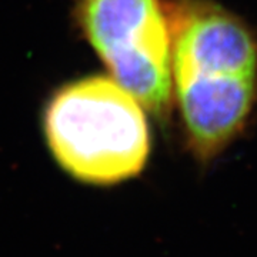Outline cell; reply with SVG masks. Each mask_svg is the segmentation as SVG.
Returning <instances> with one entry per match:
<instances>
[{
    "mask_svg": "<svg viewBox=\"0 0 257 257\" xmlns=\"http://www.w3.org/2000/svg\"><path fill=\"white\" fill-rule=\"evenodd\" d=\"M145 107L113 79L90 76L64 84L45 111L47 146L76 180L109 186L146 167L150 132Z\"/></svg>",
    "mask_w": 257,
    "mask_h": 257,
    "instance_id": "obj_1",
    "label": "cell"
},
{
    "mask_svg": "<svg viewBox=\"0 0 257 257\" xmlns=\"http://www.w3.org/2000/svg\"><path fill=\"white\" fill-rule=\"evenodd\" d=\"M83 35L111 79L155 114L169 110L172 36L160 0H79Z\"/></svg>",
    "mask_w": 257,
    "mask_h": 257,
    "instance_id": "obj_2",
    "label": "cell"
},
{
    "mask_svg": "<svg viewBox=\"0 0 257 257\" xmlns=\"http://www.w3.org/2000/svg\"><path fill=\"white\" fill-rule=\"evenodd\" d=\"M172 73L256 77L257 45L247 28L227 12L199 2L170 10Z\"/></svg>",
    "mask_w": 257,
    "mask_h": 257,
    "instance_id": "obj_3",
    "label": "cell"
},
{
    "mask_svg": "<svg viewBox=\"0 0 257 257\" xmlns=\"http://www.w3.org/2000/svg\"><path fill=\"white\" fill-rule=\"evenodd\" d=\"M173 89L193 155L203 163L239 135L256 96V77L173 72Z\"/></svg>",
    "mask_w": 257,
    "mask_h": 257,
    "instance_id": "obj_4",
    "label": "cell"
}]
</instances>
